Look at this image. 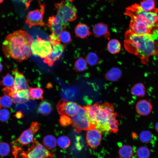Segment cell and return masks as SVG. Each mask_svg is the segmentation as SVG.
Here are the masks:
<instances>
[{
  "instance_id": "cell-6",
  "label": "cell",
  "mask_w": 158,
  "mask_h": 158,
  "mask_svg": "<svg viewBox=\"0 0 158 158\" xmlns=\"http://www.w3.org/2000/svg\"><path fill=\"white\" fill-rule=\"evenodd\" d=\"M72 125L74 130L78 133L83 130H88L96 128L89 121L86 114L84 107L79 105L77 114L71 118Z\"/></svg>"
},
{
  "instance_id": "cell-33",
  "label": "cell",
  "mask_w": 158,
  "mask_h": 158,
  "mask_svg": "<svg viewBox=\"0 0 158 158\" xmlns=\"http://www.w3.org/2000/svg\"><path fill=\"white\" fill-rule=\"evenodd\" d=\"M57 143L59 146L62 149L68 147L70 145L71 141L69 138L66 136H61L58 139Z\"/></svg>"
},
{
  "instance_id": "cell-45",
  "label": "cell",
  "mask_w": 158,
  "mask_h": 158,
  "mask_svg": "<svg viewBox=\"0 0 158 158\" xmlns=\"http://www.w3.org/2000/svg\"><path fill=\"white\" fill-rule=\"evenodd\" d=\"M0 61L1 60H0V73L1 72L3 69V65Z\"/></svg>"
},
{
  "instance_id": "cell-41",
  "label": "cell",
  "mask_w": 158,
  "mask_h": 158,
  "mask_svg": "<svg viewBox=\"0 0 158 158\" xmlns=\"http://www.w3.org/2000/svg\"><path fill=\"white\" fill-rule=\"evenodd\" d=\"M152 37L156 42L158 41V21L155 28L151 34Z\"/></svg>"
},
{
  "instance_id": "cell-37",
  "label": "cell",
  "mask_w": 158,
  "mask_h": 158,
  "mask_svg": "<svg viewBox=\"0 0 158 158\" xmlns=\"http://www.w3.org/2000/svg\"><path fill=\"white\" fill-rule=\"evenodd\" d=\"M59 38L61 41L64 43H68L71 41L70 33L67 31H63L60 35Z\"/></svg>"
},
{
  "instance_id": "cell-11",
  "label": "cell",
  "mask_w": 158,
  "mask_h": 158,
  "mask_svg": "<svg viewBox=\"0 0 158 158\" xmlns=\"http://www.w3.org/2000/svg\"><path fill=\"white\" fill-rule=\"evenodd\" d=\"M44 12V6L41 5L40 9L29 12L26 17V23L31 28L32 26H42L44 25L43 21Z\"/></svg>"
},
{
  "instance_id": "cell-20",
  "label": "cell",
  "mask_w": 158,
  "mask_h": 158,
  "mask_svg": "<svg viewBox=\"0 0 158 158\" xmlns=\"http://www.w3.org/2000/svg\"><path fill=\"white\" fill-rule=\"evenodd\" d=\"M122 72L119 68H113L111 69L106 73L105 78L107 80L115 81L120 78Z\"/></svg>"
},
{
  "instance_id": "cell-10",
  "label": "cell",
  "mask_w": 158,
  "mask_h": 158,
  "mask_svg": "<svg viewBox=\"0 0 158 158\" xmlns=\"http://www.w3.org/2000/svg\"><path fill=\"white\" fill-rule=\"evenodd\" d=\"M79 106L76 102L62 99L60 100L56 105L58 113L60 115H66L71 117L75 115L78 111Z\"/></svg>"
},
{
  "instance_id": "cell-1",
  "label": "cell",
  "mask_w": 158,
  "mask_h": 158,
  "mask_svg": "<svg viewBox=\"0 0 158 158\" xmlns=\"http://www.w3.org/2000/svg\"><path fill=\"white\" fill-rule=\"evenodd\" d=\"M33 41L27 32L18 30L6 37L3 43L2 49L6 57L21 62L31 56L30 46Z\"/></svg>"
},
{
  "instance_id": "cell-38",
  "label": "cell",
  "mask_w": 158,
  "mask_h": 158,
  "mask_svg": "<svg viewBox=\"0 0 158 158\" xmlns=\"http://www.w3.org/2000/svg\"><path fill=\"white\" fill-rule=\"evenodd\" d=\"M59 122L60 125L62 126H67L72 124V121L71 118L66 115L61 116Z\"/></svg>"
},
{
  "instance_id": "cell-7",
  "label": "cell",
  "mask_w": 158,
  "mask_h": 158,
  "mask_svg": "<svg viewBox=\"0 0 158 158\" xmlns=\"http://www.w3.org/2000/svg\"><path fill=\"white\" fill-rule=\"evenodd\" d=\"M48 26L52 32L49 36V42L52 45L60 43L59 36L67 25L56 16L49 17Z\"/></svg>"
},
{
  "instance_id": "cell-9",
  "label": "cell",
  "mask_w": 158,
  "mask_h": 158,
  "mask_svg": "<svg viewBox=\"0 0 158 158\" xmlns=\"http://www.w3.org/2000/svg\"><path fill=\"white\" fill-rule=\"evenodd\" d=\"M52 45L49 41L42 40L37 36V38L33 41L30 46L32 54L42 59L45 58L52 51Z\"/></svg>"
},
{
  "instance_id": "cell-46",
  "label": "cell",
  "mask_w": 158,
  "mask_h": 158,
  "mask_svg": "<svg viewBox=\"0 0 158 158\" xmlns=\"http://www.w3.org/2000/svg\"><path fill=\"white\" fill-rule=\"evenodd\" d=\"M18 0L22 2L23 3H25L27 2L28 0Z\"/></svg>"
},
{
  "instance_id": "cell-19",
  "label": "cell",
  "mask_w": 158,
  "mask_h": 158,
  "mask_svg": "<svg viewBox=\"0 0 158 158\" xmlns=\"http://www.w3.org/2000/svg\"><path fill=\"white\" fill-rule=\"evenodd\" d=\"M75 32L78 37L84 38L91 34L88 26L84 23L78 24L75 27Z\"/></svg>"
},
{
  "instance_id": "cell-15",
  "label": "cell",
  "mask_w": 158,
  "mask_h": 158,
  "mask_svg": "<svg viewBox=\"0 0 158 158\" xmlns=\"http://www.w3.org/2000/svg\"><path fill=\"white\" fill-rule=\"evenodd\" d=\"M135 108L138 114L141 116H145L151 113L152 106L150 101L145 99H142L137 102Z\"/></svg>"
},
{
  "instance_id": "cell-26",
  "label": "cell",
  "mask_w": 158,
  "mask_h": 158,
  "mask_svg": "<svg viewBox=\"0 0 158 158\" xmlns=\"http://www.w3.org/2000/svg\"><path fill=\"white\" fill-rule=\"evenodd\" d=\"M43 142L45 147L49 149L54 148L56 145V138L51 135H48L45 136L43 138Z\"/></svg>"
},
{
  "instance_id": "cell-32",
  "label": "cell",
  "mask_w": 158,
  "mask_h": 158,
  "mask_svg": "<svg viewBox=\"0 0 158 158\" xmlns=\"http://www.w3.org/2000/svg\"><path fill=\"white\" fill-rule=\"evenodd\" d=\"M152 134V132L148 130L142 131L139 135V139L140 141L143 143H149L151 140Z\"/></svg>"
},
{
  "instance_id": "cell-31",
  "label": "cell",
  "mask_w": 158,
  "mask_h": 158,
  "mask_svg": "<svg viewBox=\"0 0 158 158\" xmlns=\"http://www.w3.org/2000/svg\"><path fill=\"white\" fill-rule=\"evenodd\" d=\"M87 63L91 66H95L100 61V59L95 53L90 52L88 53L86 57Z\"/></svg>"
},
{
  "instance_id": "cell-17",
  "label": "cell",
  "mask_w": 158,
  "mask_h": 158,
  "mask_svg": "<svg viewBox=\"0 0 158 158\" xmlns=\"http://www.w3.org/2000/svg\"><path fill=\"white\" fill-rule=\"evenodd\" d=\"M93 31L94 36L96 37L103 36L107 39H109L110 34L108 28L104 23H100L95 24L93 28Z\"/></svg>"
},
{
  "instance_id": "cell-48",
  "label": "cell",
  "mask_w": 158,
  "mask_h": 158,
  "mask_svg": "<svg viewBox=\"0 0 158 158\" xmlns=\"http://www.w3.org/2000/svg\"><path fill=\"white\" fill-rule=\"evenodd\" d=\"M4 0H0V4L2 3L4 1Z\"/></svg>"
},
{
  "instance_id": "cell-25",
  "label": "cell",
  "mask_w": 158,
  "mask_h": 158,
  "mask_svg": "<svg viewBox=\"0 0 158 158\" xmlns=\"http://www.w3.org/2000/svg\"><path fill=\"white\" fill-rule=\"evenodd\" d=\"M52 109L50 104L46 101H43L39 104L38 111L42 115L47 116L50 114Z\"/></svg>"
},
{
  "instance_id": "cell-47",
  "label": "cell",
  "mask_w": 158,
  "mask_h": 158,
  "mask_svg": "<svg viewBox=\"0 0 158 158\" xmlns=\"http://www.w3.org/2000/svg\"><path fill=\"white\" fill-rule=\"evenodd\" d=\"M67 0V1H68L71 2H73V1L74 0Z\"/></svg>"
},
{
  "instance_id": "cell-35",
  "label": "cell",
  "mask_w": 158,
  "mask_h": 158,
  "mask_svg": "<svg viewBox=\"0 0 158 158\" xmlns=\"http://www.w3.org/2000/svg\"><path fill=\"white\" fill-rule=\"evenodd\" d=\"M10 151L9 145L7 143L0 142V156H6L7 155Z\"/></svg>"
},
{
  "instance_id": "cell-4",
  "label": "cell",
  "mask_w": 158,
  "mask_h": 158,
  "mask_svg": "<svg viewBox=\"0 0 158 158\" xmlns=\"http://www.w3.org/2000/svg\"><path fill=\"white\" fill-rule=\"evenodd\" d=\"M114 112L113 105L107 102H97L91 106L89 116L91 123L101 132H109L108 122Z\"/></svg>"
},
{
  "instance_id": "cell-23",
  "label": "cell",
  "mask_w": 158,
  "mask_h": 158,
  "mask_svg": "<svg viewBox=\"0 0 158 158\" xmlns=\"http://www.w3.org/2000/svg\"><path fill=\"white\" fill-rule=\"evenodd\" d=\"M107 48L111 53L115 54L119 53L121 49V44L117 40L112 39L108 42Z\"/></svg>"
},
{
  "instance_id": "cell-30",
  "label": "cell",
  "mask_w": 158,
  "mask_h": 158,
  "mask_svg": "<svg viewBox=\"0 0 158 158\" xmlns=\"http://www.w3.org/2000/svg\"><path fill=\"white\" fill-rule=\"evenodd\" d=\"M14 79L13 76L8 73L2 78L0 84L5 87H12L14 84Z\"/></svg>"
},
{
  "instance_id": "cell-22",
  "label": "cell",
  "mask_w": 158,
  "mask_h": 158,
  "mask_svg": "<svg viewBox=\"0 0 158 158\" xmlns=\"http://www.w3.org/2000/svg\"><path fill=\"white\" fill-rule=\"evenodd\" d=\"M117 113L114 112L109 118L108 123L109 132L116 133L118 130V121L116 117Z\"/></svg>"
},
{
  "instance_id": "cell-44",
  "label": "cell",
  "mask_w": 158,
  "mask_h": 158,
  "mask_svg": "<svg viewBox=\"0 0 158 158\" xmlns=\"http://www.w3.org/2000/svg\"><path fill=\"white\" fill-rule=\"evenodd\" d=\"M155 129L156 131L158 133V121L155 124Z\"/></svg>"
},
{
  "instance_id": "cell-34",
  "label": "cell",
  "mask_w": 158,
  "mask_h": 158,
  "mask_svg": "<svg viewBox=\"0 0 158 158\" xmlns=\"http://www.w3.org/2000/svg\"><path fill=\"white\" fill-rule=\"evenodd\" d=\"M137 154L139 158H148L150 155V152L147 147L142 146L138 149Z\"/></svg>"
},
{
  "instance_id": "cell-42",
  "label": "cell",
  "mask_w": 158,
  "mask_h": 158,
  "mask_svg": "<svg viewBox=\"0 0 158 158\" xmlns=\"http://www.w3.org/2000/svg\"><path fill=\"white\" fill-rule=\"evenodd\" d=\"M30 128L36 133L38 131L40 128V126L37 122H33Z\"/></svg>"
},
{
  "instance_id": "cell-21",
  "label": "cell",
  "mask_w": 158,
  "mask_h": 158,
  "mask_svg": "<svg viewBox=\"0 0 158 158\" xmlns=\"http://www.w3.org/2000/svg\"><path fill=\"white\" fill-rule=\"evenodd\" d=\"M131 94L136 96L143 97L146 93V88L142 83H138L135 84L131 89Z\"/></svg>"
},
{
  "instance_id": "cell-16",
  "label": "cell",
  "mask_w": 158,
  "mask_h": 158,
  "mask_svg": "<svg viewBox=\"0 0 158 158\" xmlns=\"http://www.w3.org/2000/svg\"><path fill=\"white\" fill-rule=\"evenodd\" d=\"M35 134L30 128L24 130L15 142L21 146L27 145L32 141Z\"/></svg>"
},
{
  "instance_id": "cell-27",
  "label": "cell",
  "mask_w": 158,
  "mask_h": 158,
  "mask_svg": "<svg viewBox=\"0 0 158 158\" xmlns=\"http://www.w3.org/2000/svg\"><path fill=\"white\" fill-rule=\"evenodd\" d=\"M30 98L33 99H43V90L39 87H30L29 89Z\"/></svg>"
},
{
  "instance_id": "cell-39",
  "label": "cell",
  "mask_w": 158,
  "mask_h": 158,
  "mask_svg": "<svg viewBox=\"0 0 158 158\" xmlns=\"http://www.w3.org/2000/svg\"><path fill=\"white\" fill-rule=\"evenodd\" d=\"M10 116L9 111L6 109L0 110V121L2 122H6Z\"/></svg>"
},
{
  "instance_id": "cell-18",
  "label": "cell",
  "mask_w": 158,
  "mask_h": 158,
  "mask_svg": "<svg viewBox=\"0 0 158 158\" xmlns=\"http://www.w3.org/2000/svg\"><path fill=\"white\" fill-rule=\"evenodd\" d=\"M13 102L15 103H23L27 102L30 98L29 89H23L15 92L12 97Z\"/></svg>"
},
{
  "instance_id": "cell-29",
  "label": "cell",
  "mask_w": 158,
  "mask_h": 158,
  "mask_svg": "<svg viewBox=\"0 0 158 158\" xmlns=\"http://www.w3.org/2000/svg\"><path fill=\"white\" fill-rule=\"evenodd\" d=\"M87 61L85 59L79 57L75 62L74 66V69L77 72H81L85 70L87 66Z\"/></svg>"
},
{
  "instance_id": "cell-12",
  "label": "cell",
  "mask_w": 158,
  "mask_h": 158,
  "mask_svg": "<svg viewBox=\"0 0 158 158\" xmlns=\"http://www.w3.org/2000/svg\"><path fill=\"white\" fill-rule=\"evenodd\" d=\"M12 73L14 76V84L12 87L14 92L29 89L28 82L22 73L19 72L17 68L13 69Z\"/></svg>"
},
{
  "instance_id": "cell-36",
  "label": "cell",
  "mask_w": 158,
  "mask_h": 158,
  "mask_svg": "<svg viewBox=\"0 0 158 158\" xmlns=\"http://www.w3.org/2000/svg\"><path fill=\"white\" fill-rule=\"evenodd\" d=\"M12 99L10 96L5 95L1 98L0 103L3 107L8 108L12 105Z\"/></svg>"
},
{
  "instance_id": "cell-3",
  "label": "cell",
  "mask_w": 158,
  "mask_h": 158,
  "mask_svg": "<svg viewBox=\"0 0 158 158\" xmlns=\"http://www.w3.org/2000/svg\"><path fill=\"white\" fill-rule=\"evenodd\" d=\"M125 14L131 19L130 23L142 28L149 29L151 33L158 21L157 8H156L151 11H146L138 4H135L127 7Z\"/></svg>"
},
{
  "instance_id": "cell-8",
  "label": "cell",
  "mask_w": 158,
  "mask_h": 158,
  "mask_svg": "<svg viewBox=\"0 0 158 158\" xmlns=\"http://www.w3.org/2000/svg\"><path fill=\"white\" fill-rule=\"evenodd\" d=\"M22 158H53V154L35 139L28 150L22 153Z\"/></svg>"
},
{
  "instance_id": "cell-5",
  "label": "cell",
  "mask_w": 158,
  "mask_h": 158,
  "mask_svg": "<svg viewBox=\"0 0 158 158\" xmlns=\"http://www.w3.org/2000/svg\"><path fill=\"white\" fill-rule=\"evenodd\" d=\"M56 15L65 24L74 21L77 18V10L74 5L68 1H62L54 4Z\"/></svg>"
},
{
  "instance_id": "cell-24",
  "label": "cell",
  "mask_w": 158,
  "mask_h": 158,
  "mask_svg": "<svg viewBox=\"0 0 158 158\" xmlns=\"http://www.w3.org/2000/svg\"><path fill=\"white\" fill-rule=\"evenodd\" d=\"M118 154L121 158H131L133 154V150L130 146L124 145L119 149Z\"/></svg>"
},
{
  "instance_id": "cell-13",
  "label": "cell",
  "mask_w": 158,
  "mask_h": 158,
  "mask_svg": "<svg viewBox=\"0 0 158 158\" xmlns=\"http://www.w3.org/2000/svg\"><path fill=\"white\" fill-rule=\"evenodd\" d=\"M52 46V51L43 60L44 63L47 64L50 67L52 66L55 62L60 59L65 48L64 45L60 43Z\"/></svg>"
},
{
  "instance_id": "cell-49",
  "label": "cell",
  "mask_w": 158,
  "mask_h": 158,
  "mask_svg": "<svg viewBox=\"0 0 158 158\" xmlns=\"http://www.w3.org/2000/svg\"><path fill=\"white\" fill-rule=\"evenodd\" d=\"M1 97H0V109H1V103H0V100H1Z\"/></svg>"
},
{
  "instance_id": "cell-14",
  "label": "cell",
  "mask_w": 158,
  "mask_h": 158,
  "mask_svg": "<svg viewBox=\"0 0 158 158\" xmlns=\"http://www.w3.org/2000/svg\"><path fill=\"white\" fill-rule=\"evenodd\" d=\"M101 132L96 128L87 130L86 139L88 145L92 148L98 146L101 143Z\"/></svg>"
},
{
  "instance_id": "cell-28",
  "label": "cell",
  "mask_w": 158,
  "mask_h": 158,
  "mask_svg": "<svg viewBox=\"0 0 158 158\" xmlns=\"http://www.w3.org/2000/svg\"><path fill=\"white\" fill-rule=\"evenodd\" d=\"M140 5L144 11L147 12L152 11L156 8L155 0H143Z\"/></svg>"
},
{
  "instance_id": "cell-2",
  "label": "cell",
  "mask_w": 158,
  "mask_h": 158,
  "mask_svg": "<svg viewBox=\"0 0 158 158\" xmlns=\"http://www.w3.org/2000/svg\"><path fill=\"white\" fill-rule=\"evenodd\" d=\"M124 47L128 52L147 61L150 56L158 54L156 42L150 34H140L130 30L125 35Z\"/></svg>"
},
{
  "instance_id": "cell-43",
  "label": "cell",
  "mask_w": 158,
  "mask_h": 158,
  "mask_svg": "<svg viewBox=\"0 0 158 158\" xmlns=\"http://www.w3.org/2000/svg\"><path fill=\"white\" fill-rule=\"evenodd\" d=\"M14 116L18 119H20L23 117L24 116L20 111H19L16 113Z\"/></svg>"
},
{
  "instance_id": "cell-40",
  "label": "cell",
  "mask_w": 158,
  "mask_h": 158,
  "mask_svg": "<svg viewBox=\"0 0 158 158\" xmlns=\"http://www.w3.org/2000/svg\"><path fill=\"white\" fill-rule=\"evenodd\" d=\"M3 93L5 95L13 97L14 93L12 87H5L3 89Z\"/></svg>"
}]
</instances>
